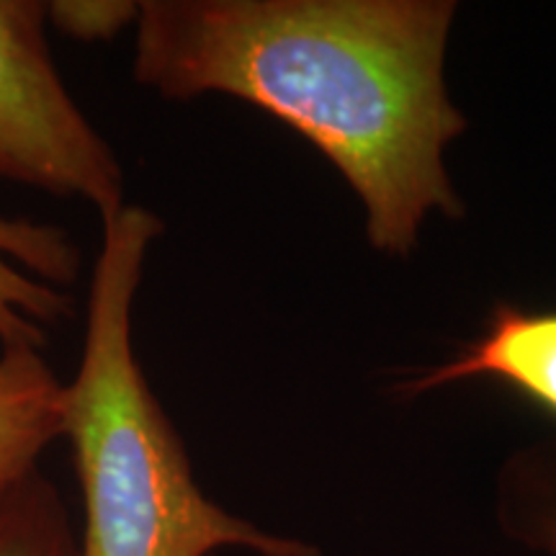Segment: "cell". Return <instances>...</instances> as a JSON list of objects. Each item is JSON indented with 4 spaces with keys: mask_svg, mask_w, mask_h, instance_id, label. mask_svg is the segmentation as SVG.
Returning <instances> with one entry per match:
<instances>
[{
    "mask_svg": "<svg viewBox=\"0 0 556 556\" xmlns=\"http://www.w3.org/2000/svg\"><path fill=\"white\" fill-rule=\"evenodd\" d=\"M80 250L65 229L29 217H0V351L50 343L75 317L67 287L80 276Z\"/></svg>",
    "mask_w": 556,
    "mask_h": 556,
    "instance_id": "cell-4",
    "label": "cell"
},
{
    "mask_svg": "<svg viewBox=\"0 0 556 556\" xmlns=\"http://www.w3.org/2000/svg\"><path fill=\"white\" fill-rule=\"evenodd\" d=\"M0 556H78L67 507L41 471L0 500Z\"/></svg>",
    "mask_w": 556,
    "mask_h": 556,
    "instance_id": "cell-7",
    "label": "cell"
},
{
    "mask_svg": "<svg viewBox=\"0 0 556 556\" xmlns=\"http://www.w3.org/2000/svg\"><path fill=\"white\" fill-rule=\"evenodd\" d=\"M139 3L124 0H52L47 26L75 41H106L137 24Z\"/></svg>",
    "mask_w": 556,
    "mask_h": 556,
    "instance_id": "cell-9",
    "label": "cell"
},
{
    "mask_svg": "<svg viewBox=\"0 0 556 556\" xmlns=\"http://www.w3.org/2000/svg\"><path fill=\"white\" fill-rule=\"evenodd\" d=\"M503 523L526 546L556 556V446H536L507 464Z\"/></svg>",
    "mask_w": 556,
    "mask_h": 556,
    "instance_id": "cell-8",
    "label": "cell"
},
{
    "mask_svg": "<svg viewBox=\"0 0 556 556\" xmlns=\"http://www.w3.org/2000/svg\"><path fill=\"white\" fill-rule=\"evenodd\" d=\"M451 0H148L131 75L173 101L232 96L317 148L407 258L430 212L464 217L443 152L467 129L443 62Z\"/></svg>",
    "mask_w": 556,
    "mask_h": 556,
    "instance_id": "cell-1",
    "label": "cell"
},
{
    "mask_svg": "<svg viewBox=\"0 0 556 556\" xmlns=\"http://www.w3.org/2000/svg\"><path fill=\"white\" fill-rule=\"evenodd\" d=\"M47 29V3L0 0V178L106 222L127 206L122 163L62 83Z\"/></svg>",
    "mask_w": 556,
    "mask_h": 556,
    "instance_id": "cell-3",
    "label": "cell"
},
{
    "mask_svg": "<svg viewBox=\"0 0 556 556\" xmlns=\"http://www.w3.org/2000/svg\"><path fill=\"white\" fill-rule=\"evenodd\" d=\"M477 377L503 381L556 417V312L497 304L482 338L443 366L405 381L400 392L415 397Z\"/></svg>",
    "mask_w": 556,
    "mask_h": 556,
    "instance_id": "cell-5",
    "label": "cell"
},
{
    "mask_svg": "<svg viewBox=\"0 0 556 556\" xmlns=\"http://www.w3.org/2000/svg\"><path fill=\"white\" fill-rule=\"evenodd\" d=\"M160 235L157 214L135 204L103 222L62 420L83 497L78 556H214L222 548L317 556L312 544L263 531L204 495L176 426L144 379L131 312Z\"/></svg>",
    "mask_w": 556,
    "mask_h": 556,
    "instance_id": "cell-2",
    "label": "cell"
},
{
    "mask_svg": "<svg viewBox=\"0 0 556 556\" xmlns=\"http://www.w3.org/2000/svg\"><path fill=\"white\" fill-rule=\"evenodd\" d=\"M65 381L39 348L0 351V500L39 471V458L62 438Z\"/></svg>",
    "mask_w": 556,
    "mask_h": 556,
    "instance_id": "cell-6",
    "label": "cell"
}]
</instances>
